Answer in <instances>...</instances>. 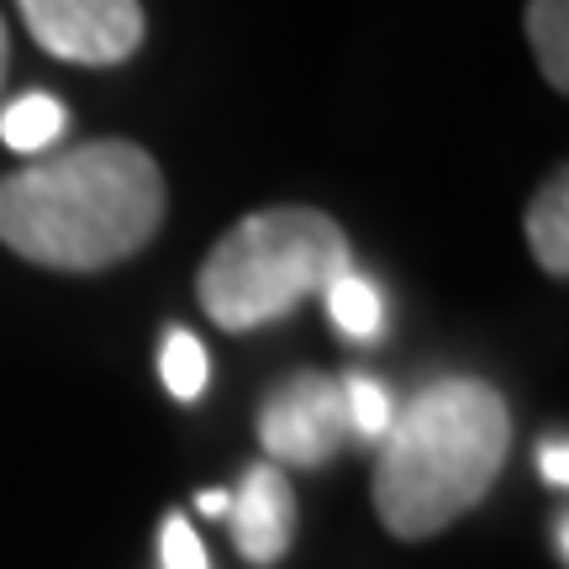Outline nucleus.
<instances>
[{
    "instance_id": "ddd939ff",
    "label": "nucleus",
    "mask_w": 569,
    "mask_h": 569,
    "mask_svg": "<svg viewBox=\"0 0 569 569\" xmlns=\"http://www.w3.org/2000/svg\"><path fill=\"white\" fill-rule=\"evenodd\" d=\"M159 549H163V569H211V565H206L201 538L190 532V522H184V517H169V522H163Z\"/></svg>"
},
{
    "instance_id": "dca6fc26",
    "label": "nucleus",
    "mask_w": 569,
    "mask_h": 569,
    "mask_svg": "<svg viewBox=\"0 0 569 569\" xmlns=\"http://www.w3.org/2000/svg\"><path fill=\"white\" fill-rule=\"evenodd\" d=\"M565 522H569V517H553V549H559V553L569 549V528H565Z\"/></svg>"
},
{
    "instance_id": "f3484780",
    "label": "nucleus",
    "mask_w": 569,
    "mask_h": 569,
    "mask_svg": "<svg viewBox=\"0 0 569 569\" xmlns=\"http://www.w3.org/2000/svg\"><path fill=\"white\" fill-rule=\"evenodd\" d=\"M6 59H11V42H6V21H0V80H6Z\"/></svg>"
},
{
    "instance_id": "39448f33",
    "label": "nucleus",
    "mask_w": 569,
    "mask_h": 569,
    "mask_svg": "<svg viewBox=\"0 0 569 569\" xmlns=\"http://www.w3.org/2000/svg\"><path fill=\"white\" fill-rule=\"evenodd\" d=\"M264 448L280 465H327L348 432L343 386L327 375H296L284 380L264 407Z\"/></svg>"
},
{
    "instance_id": "9d476101",
    "label": "nucleus",
    "mask_w": 569,
    "mask_h": 569,
    "mask_svg": "<svg viewBox=\"0 0 569 569\" xmlns=\"http://www.w3.org/2000/svg\"><path fill=\"white\" fill-rule=\"evenodd\" d=\"M63 132V106L53 96H21L0 111V142L11 148V153H42V148H53Z\"/></svg>"
},
{
    "instance_id": "f257e3e1",
    "label": "nucleus",
    "mask_w": 569,
    "mask_h": 569,
    "mask_svg": "<svg viewBox=\"0 0 569 569\" xmlns=\"http://www.w3.org/2000/svg\"><path fill=\"white\" fill-rule=\"evenodd\" d=\"M163 201L153 153L101 138L0 180V243L27 264L96 274L153 243Z\"/></svg>"
},
{
    "instance_id": "0eeeda50",
    "label": "nucleus",
    "mask_w": 569,
    "mask_h": 569,
    "mask_svg": "<svg viewBox=\"0 0 569 569\" xmlns=\"http://www.w3.org/2000/svg\"><path fill=\"white\" fill-rule=\"evenodd\" d=\"M528 243H532V259L543 274L565 280L569 274V180L565 169L553 174L528 206Z\"/></svg>"
},
{
    "instance_id": "4468645a",
    "label": "nucleus",
    "mask_w": 569,
    "mask_h": 569,
    "mask_svg": "<svg viewBox=\"0 0 569 569\" xmlns=\"http://www.w3.org/2000/svg\"><path fill=\"white\" fill-rule=\"evenodd\" d=\"M538 465H543V480H549V486H565V480H569V448L565 443H549L543 453H538Z\"/></svg>"
},
{
    "instance_id": "6e6552de",
    "label": "nucleus",
    "mask_w": 569,
    "mask_h": 569,
    "mask_svg": "<svg viewBox=\"0 0 569 569\" xmlns=\"http://www.w3.org/2000/svg\"><path fill=\"white\" fill-rule=\"evenodd\" d=\"M528 42L538 74L569 90V0H528Z\"/></svg>"
},
{
    "instance_id": "1a4fd4ad",
    "label": "nucleus",
    "mask_w": 569,
    "mask_h": 569,
    "mask_svg": "<svg viewBox=\"0 0 569 569\" xmlns=\"http://www.w3.org/2000/svg\"><path fill=\"white\" fill-rule=\"evenodd\" d=\"M327 296V317H332V327L338 332H348V338H359V343H369V338H380V327H386V301H380V290L365 280V274H338V280L322 290Z\"/></svg>"
},
{
    "instance_id": "f03ea898",
    "label": "nucleus",
    "mask_w": 569,
    "mask_h": 569,
    "mask_svg": "<svg viewBox=\"0 0 569 569\" xmlns=\"http://www.w3.org/2000/svg\"><path fill=\"white\" fill-rule=\"evenodd\" d=\"M511 411L486 380H438L386 427L375 511L396 538L422 543L486 501L507 465Z\"/></svg>"
},
{
    "instance_id": "f8f14e48",
    "label": "nucleus",
    "mask_w": 569,
    "mask_h": 569,
    "mask_svg": "<svg viewBox=\"0 0 569 569\" xmlns=\"http://www.w3.org/2000/svg\"><path fill=\"white\" fill-rule=\"evenodd\" d=\"M343 407H348V427H359V432H369V438H380L390 427V396L386 386H375V380H365V375H353L343 386Z\"/></svg>"
},
{
    "instance_id": "423d86ee",
    "label": "nucleus",
    "mask_w": 569,
    "mask_h": 569,
    "mask_svg": "<svg viewBox=\"0 0 569 569\" xmlns=\"http://www.w3.org/2000/svg\"><path fill=\"white\" fill-rule=\"evenodd\" d=\"M290 532H296V496L290 480L280 469H248L243 475V496L232 507V543L248 565H274L290 549Z\"/></svg>"
},
{
    "instance_id": "2eb2a0df",
    "label": "nucleus",
    "mask_w": 569,
    "mask_h": 569,
    "mask_svg": "<svg viewBox=\"0 0 569 569\" xmlns=\"http://www.w3.org/2000/svg\"><path fill=\"white\" fill-rule=\"evenodd\" d=\"M196 507H201V511H211V517H217V511H227V507H232V501H227L222 490H201V501H196Z\"/></svg>"
},
{
    "instance_id": "20e7f679",
    "label": "nucleus",
    "mask_w": 569,
    "mask_h": 569,
    "mask_svg": "<svg viewBox=\"0 0 569 569\" xmlns=\"http://www.w3.org/2000/svg\"><path fill=\"white\" fill-rule=\"evenodd\" d=\"M27 32L63 63L111 69L138 53L142 6L138 0H17Z\"/></svg>"
},
{
    "instance_id": "9b49d317",
    "label": "nucleus",
    "mask_w": 569,
    "mask_h": 569,
    "mask_svg": "<svg viewBox=\"0 0 569 569\" xmlns=\"http://www.w3.org/2000/svg\"><path fill=\"white\" fill-rule=\"evenodd\" d=\"M159 375H163V386H169V396H180V401H196V396H201L211 365H206V348L196 343V332H180V327H174V332L163 338Z\"/></svg>"
},
{
    "instance_id": "7ed1b4c3",
    "label": "nucleus",
    "mask_w": 569,
    "mask_h": 569,
    "mask_svg": "<svg viewBox=\"0 0 569 569\" xmlns=\"http://www.w3.org/2000/svg\"><path fill=\"white\" fill-rule=\"evenodd\" d=\"M353 269L348 232L317 206H269L253 211L206 253L196 274L206 317L227 332H253L280 322L306 296Z\"/></svg>"
}]
</instances>
